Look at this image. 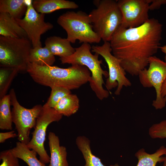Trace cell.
<instances>
[{
	"label": "cell",
	"instance_id": "obj_12",
	"mask_svg": "<svg viewBox=\"0 0 166 166\" xmlns=\"http://www.w3.org/2000/svg\"><path fill=\"white\" fill-rule=\"evenodd\" d=\"M117 2L122 16L121 26L126 28L138 27L149 19L148 0H119Z\"/></svg>",
	"mask_w": 166,
	"mask_h": 166
},
{
	"label": "cell",
	"instance_id": "obj_14",
	"mask_svg": "<svg viewBox=\"0 0 166 166\" xmlns=\"http://www.w3.org/2000/svg\"><path fill=\"white\" fill-rule=\"evenodd\" d=\"M0 35L7 37L28 38L26 32L16 19L6 13H0Z\"/></svg>",
	"mask_w": 166,
	"mask_h": 166
},
{
	"label": "cell",
	"instance_id": "obj_27",
	"mask_svg": "<svg viewBox=\"0 0 166 166\" xmlns=\"http://www.w3.org/2000/svg\"><path fill=\"white\" fill-rule=\"evenodd\" d=\"M18 159L10 149L2 151L0 153V160H2L0 166H20Z\"/></svg>",
	"mask_w": 166,
	"mask_h": 166
},
{
	"label": "cell",
	"instance_id": "obj_26",
	"mask_svg": "<svg viewBox=\"0 0 166 166\" xmlns=\"http://www.w3.org/2000/svg\"><path fill=\"white\" fill-rule=\"evenodd\" d=\"M148 134L152 139L166 138V120L152 124L149 129Z\"/></svg>",
	"mask_w": 166,
	"mask_h": 166
},
{
	"label": "cell",
	"instance_id": "obj_22",
	"mask_svg": "<svg viewBox=\"0 0 166 166\" xmlns=\"http://www.w3.org/2000/svg\"><path fill=\"white\" fill-rule=\"evenodd\" d=\"M79 108V101L75 94H68L62 98L54 108L59 113L69 117L76 113Z\"/></svg>",
	"mask_w": 166,
	"mask_h": 166
},
{
	"label": "cell",
	"instance_id": "obj_23",
	"mask_svg": "<svg viewBox=\"0 0 166 166\" xmlns=\"http://www.w3.org/2000/svg\"><path fill=\"white\" fill-rule=\"evenodd\" d=\"M11 101L9 94L6 95L0 100V129L11 130L13 122Z\"/></svg>",
	"mask_w": 166,
	"mask_h": 166
},
{
	"label": "cell",
	"instance_id": "obj_21",
	"mask_svg": "<svg viewBox=\"0 0 166 166\" xmlns=\"http://www.w3.org/2000/svg\"><path fill=\"white\" fill-rule=\"evenodd\" d=\"M76 142L85 161L83 166H105L100 159L92 153L90 141L87 138L84 136H78L76 138Z\"/></svg>",
	"mask_w": 166,
	"mask_h": 166
},
{
	"label": "cell",
	"instance_id": "obj_31",
	"mask_svg": "<svg viewBox=\"0 0 166 166\" xmlns=\"http://www.w3.org/2000/svg\"><path fill=\"white\" fill-rule=\"evenodd\" d=\"M160 49L161 51L165 54L164 60L165 62H166V45L162 46H160Z\"/></svg>",
	"mask_w": 166,
	"mask_h": 166
},
{
	"label": "cell",
	"instance_id": "obj_25",
	"mask_svg": "<svg viewBox=\"0 0 166 166\" xmlns=\"http://www.w3.org/2000/svg\"><path fill=\"white\" fill-rule=\"evenodd\" d=\"M50 96L45 104L49 107L54 108L59 101L66 95L71 93V90L58 87H53Z\"/></svg>",
	"mask_w": 166,
	"mask_h": 166
},
{
	"label": "cell",
	"instance_id": "obj_24",
	"mask_svg": "<svg viewBox=\"0 0 166 166\" xmlns=\"http://www.w3.org/2000/svg\"><path fill=\"white\" fill-rule=\"evenodd\" d=\"M18 71L16 69L7 67L0 69V99L6 95L7 92Z\"/></svg>",
	"mask_w": 166,
	"mask_h": 166
},
{
	"label": "cell",
	"instance_id": "obj_28",
	"mask_svg": "<svg viewBox=\"0 0 166 166\" xmlns=\"http://www.w3.org/2000/svg\"><path fill=\"white\" fill-rule=\"evenodd\" d=\"M149 10H154L159 9L162 5L166 4V0H148Z\"/></svg>",
	"mask_w": 166,
	"mask_h": 166
},
{
	"label": "cell",
	"instance_id": "obj_19",
	"mask_svg": "<svg viewBox=\"0 0 166 166\" xmlns=\"http://www.w3.org/2000/svg\"><path fill=\"white\" fill-rule=\"evenodd\" d=\"M27 1L0 0V13L9 14L15 19L22 18L26 13Z\"/></svg>",
	"mask_w": 166,
	"mask_h": 166
},
{
	"label": "cell",
	"instance_id": "obj_4",
	"mask_svg": "<svg viewBox=\"0 0 166 166\" xmlns=\"http://www.w3.org/2000/svg\"><path fill=\"white\" fill-rule=\"evenodd\" d=\"M96 8L89 14L94 31L104 42H109L121 26L122 16L117 1L95 0Z\"/></svg>",
	"mask_w": 166,
	"mask_h": 166
},
{
	"label": "cell",
	"instance_id": "obj_16",
	"mask_svg": "<svg viewBox=\"0 0 166 166\" xmlns=\"http://www.w3.org/2000/svg\"><path fill=\"white\" fill-rule=\"evenodd\" d=\"M45 46L55 56L60 57L69 56L75 52V48L73 47L70 42L66 38L57 36L47 38L45 42Z\"/></svg>",
	"mask_w": 166,
	"mask_h": 166
},
{
	"label": "cell",
	"instance_id": "obj_5",
	"mask_svg": "<svg viewBox=\"0 0 166 166\" xmlns=\"http://www.w3.org/2000/svg\"><path fill=\"white\" fill-rule=\"evenodd\" d=\"M57 22L66 31L71 43H97L101 39L94 31L89 14L82 11H67L60 15Z\"/></svg>",
	"mask_w": 166,
	"mask_h": 166
},
{
	"label": "cell",
	"instance_id": "obj_29",
	"mask_svg": "<svg viewBox=\"0 0 166 166\" xmlns=\"http://www.w3.org/2000/svg\"><path fill=\"white\" fill-rule=\"evenodd\" d=\"M18 137V135L14 131L10 132L0 133V143H2L5 142L6 140L10 138H13Z\"/></svg>",
	"mask_w": 166,
	"mask_h": 166
},
{
	"label": "cell",
	"instance_id": "obj_13",
	"mask_svg": "<svg viewBox=\"0 0 166 166\" xmlns=\"http://www.w3.org/2000/svg\"><path fill=\"white\" fill-rule=\"evenodd\" d=\"M48 137L50 153L49 166H68L66 148L60 145L58 136L54 132H50Z\"/></svg>",
	"mask_w": 166,
	"mask_h": 166
},
{
	"label": "cell",
	"instance_id": "obj_18",
	"mask_svg": "<svg viewBox=\"0 0 166 166\" xmlns=\"http://www.w3.org/2000/svg\"><path fill=\"white\" fill-rule=\"evenodd\" d=\"M10 150L16 157L23 160L28 166H46L37 159L35 151L30 149L26 144L20 141L17 142L15 146Z\"/></svg>",
	"mask_w": 166,
	"mask_h": 166
},
{
	"label": "cell",
	"instance_id": "obj_32",
	"mask_svg": "<svg viewBox=\"0 0 166 166\" xmlns=\"http://www.w3.org/2000/svg\"><path fill=\"white\" fill-rule=\"evenodd\" d=\"M165 157H164V161H163L164 163H163V166H166V152L165 154Z\"/></svg>",
	"mask_w": 166,
	"mask_h": 166
},
{
	"label": "cell",
	"instance_id": "obj_20",
	"mask_svg": "<svg viewBox=\"0 0 166 166\" xmlns=\"http://www.w3.org/2000/svg\"><path fill=\"white\" fill-rule=\"evenodd\" d=\"M55 61L54 56L46 47L38 46L31 50L29 62L41 66H52Z\"/></svg>",
	"mask_w": 166,
	"mask_h": 166
},
{
	"label": "cell",
	"instance_id": "obj_30",
	"mask_svg": "<svg viewBox=\"0 0 166 166\" xmlns=\"http://www.w3.org/2000/svg\"><path fill=\"white\" fill-rule=\"evenodd\" d=\"M161 97L164 99L166 102V79L162 85L161 88Z\"/></svg>",
	"mask_w": 166,
	"mask_h": 166
},
{
	"label": "cell",
	"instance_id": "obj_6",
	"mask_svg": "<svg viewBox=\"0 0 166 166\" xmlns=\"http://www.w3.org/2000/svg\"><path fill=\"white\" fill-rule=\"evenodd\" d=\"M32 48L27 38L0 36V67L14 69L19 72H27Z\"/></svg>",
	"mask_w": 166,
	"mask_h": 166
},
{
	"label": "cell",
	"instance_id": "obj_15",
	"mask_svg": "<svg viewBox=\"0 0 166 166\" xmlns=\"http://www.w3.org/2000/svg\"><path fill=\"white\" fill-rule=\"evenodd\" d=\"M32 4L37 12L45 14L59 10L74 9L79 7L74 2L66 0H34Z\"/></svg>",
	"mask_w": 166,
	"mask_h": 166
},
{
	"label": "cell",
	"instance_id": "obj_2",
	"mask_svg": "<svg viewBox=\"0 0 166 166\" xmlns=\"http://www.w3.org/2000/svg\"><path fill=\"white\" fill-rule=\"evenodd\" d=\"M27 72L36 83L51 88L58 87L71 90L89 82L91 74L85 66L72 65L66 68L41 66L29 63Z\"/></svg>",
	"mask_w": 166,
	"mask_h": 166
},
{
	"label": "cell",
	"instance_id": "obj_8",
	"mask_svg": "<svg viewBox=\"0 0 166 166\" xmlns=\"http://www.w3.org/2000/svg\"><path fill=\"white\" fill-rule=\"evenodd\" d=\"M91 50L102 57L107 64L109 75L105 86L108 90L117 87L114 93L119 95L124 86L131 85V82L126 76V72L121 66L120 60L112 54L109 42H104L101 45H93Z\"/></svg>",
	"mask_w": 166,
	"mask_h": 166
},
{
	"label": "cell",
	"instance_id": "obj_11",
	"mask_svg": "<svg viewBox=\"0 0 166 166\" xmlns=\"http://www.w3.org/2000/svg\"><path fill=\"white\" fill-rule=\"evenodd\" d=\"M27 8L24 17L15 19L26 32L33 48L42 47L41 35L53 28L51 23L45 21V14L38 13L34 8L32 0L27 1Z\"/></svg>",
	"mask_w": 166,
	"mask_h": 166
},
{
	"label": "cell",
	"instance_id": "obj_9",
	"mask_svg": "<svg viewBox=\"0 0 166 166\" xmlns=\"http://www.w3.org/2000/svg\"><path fill=\"white\" fill-rule=\"evenodd\" d=\"M62 116L54 108L45 104L37 118L34 130L32 132V138L26 144L30 149L34 150L37 152L39 155V160L45 164L49 163L50 160V157L44 146L47 128L52 122L60 120Z\"/></svg>",
	"mask_w": 166,
	"mask_h": 166
},
{
	"label": "cell",
	"instance_id": "obj_1",
	"mask_svg": "<svg viewBox=\"0 0 166 166\" xmlns=\"http://www.w3.org/2000/svg\"><path fill=\"white\" fill-rule=\"evenodd\" d=\"M162 31V24L155 18L135 28L121 26L109 42L112 53L120 60L126 72L138 76L160 48Z\"/></svg>",
	"mask_w": 166,
	"mask_h": 166
},
{
	"label": "cell",
	"instance_id": "obj_17",
	"mask_svg": "<svg viewBox=\"0 0 166 166\" xmlns=\"http://www.w3.org/2000/svg\"><path fill=\"white\" fill-rule=\"evenodd\" d=\"M166 148L164 146H161L156 152L152 154L147 152L144 149L141 148L135 154V156L138 160L136 166H156L158 162H163ZM109 166H120L118 164L111 165Z\"/></svg>",
	"mask_w": 166,
	"mask_h": 166
},
{
	"label": "cell",
	"instance_id": "obj_3",
	"mask_svg": "<svg viewBox=\"0 0 166 166\" xmlns=\"http://www.w3.org/2000/svg\"><path fill=\"white\" fill-rule=\"evenodd\" d=\"M92 47L89 44L83 43L79 47L75 48V51L72 55L59 59L61 63L76 64L84 65L90 71L91 75L89 81L92 90L100 100L108 98L109 96L108 91L104 89V84L103 76L109 77V73L103 70L101 66L102 60H99L97 53L93 54L91 52Z\"/></svg>",
	"mask_w": 166,
	"mask_h": 166
},
{
	"label": "cell",
	"instance_id": "obj_10",
	"mask_svg": "<svg viewBox=\"0 0 166 166\" xmlns=\"http://www.w3.org/2000/svg\"><path fill=\"white\" fill-rule=\"evenodd\" d=\"M148 65V69L146 68L139 73V81L144 88H154L156 97L152 106L156 109H161L166 103L161 94L162 85L166 79V62L153 56L149 58Z\"/></svg>",
	"mask_w": 166,
	"mask_h": 166
},
{
	"label": "cell",
	"instance_id": "obj_7",
	"mask_svg": "<svg viewBox=\"0 0 166 166\" xmlns=\"http://www.w3.org/2000/svg\"><path fill=\"white\" fill-rule=\"evenodd\" d=\"M9 94L11 104L13 106L11 110L12 121L18 132V139L19 141L26 145L30 140V131L35 128L37 118L43 106L37 105L32 108H26L19 104L14 89L10 90Z\"/></svg>",
	"mask_w": 166,
	"mask_h": 166
}]
</instances>
